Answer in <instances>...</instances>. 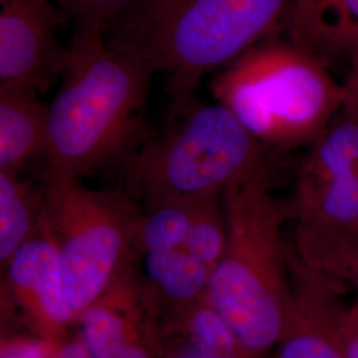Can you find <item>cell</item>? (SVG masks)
Segmentation results:
<instances>
[{
    "instance_id": "1",
    "label": "cell",
    "mask_w": 358,
    "mask_h": 358,
    "mask_svg": "<svg viewBox=\"0 0 358 358\" xmlns=\"http://www.w3.org/2000/svg\"><path fill=\"white\" fill-rule=\"evenodd\" d=\"M154 75L105 34L73 32L60 90L47 106L45 177L83 179L124 166L150 134L145 112Z\"/></svg>"
},
{
    "instance_id": "2",
    "label": "cell",
    "mask_w": 358,
    "mask_h": 358,
    "mask_svg": "<svg viewBox=\"0 0 358 358\" xmlns=\"http://www.w3.org/2000/svg\"><path fill=\"white\" fill-rule=\"evenodd\" d=\"M291 0H134L105 34L166 81L170 105L284 26Z\"/></svg>"
},
{
    "instance_id": "3",
    "label": "cell",
    "mask_w": 358,
    "mask_h": 358,
    "mask_svg": "<svg viewBox=\"0 0 358 358\" xmlns=\"http://www.w3.org/2000/svg\"><path fill=\"white\" fill-rule=\"evenodd\" d=\"M222 201L227 241L213 271L208 297L250 358H267L294 307L289 247L267 170L229 186Z\"/></svg>"
},
{
    "instance_id": "4",
    "label": "cell",
    "mask_w": 358,
    "mask_h": 358,
    "mask_svg": "<svg viewBox=\"0 0 358 358\" xmlns=\"http://www.w3.org/2000/svg\"><path fill=\"white\" fill-rule=\"evenodd\" d=\"M211 93L255 138L278 148L313 143L346 101L325 63L278 32L220 69Z\"/></svg>"
},
{
    "instance_id": "5",
    "label": "cell",
    "mask_w": 358,
    "mask_h": 358,
    "mask_svg": "<svg viewBox=\"0 0 358 358\" xmlns=\"http://www.w3.org/2000/svg\"><path fill=\"white\" fill-rule=\"evenodd\" d=\"M140 205L223 194L266 169L264 145L222 103L196 97L173 105L166 127L149 134L124 165Z\"/></svg>"
},
{
    "instance_id": "6",
    "label": "cell",
    "mask_w": 358,
    "mask_h": 358,
    "mask_svg": "<svg viewBox=\"0 0 358 358\" xmlns=\"http://www.w3.org/2000/svg\"><path fill=\"white\" fill-rule=\"evenodd\" d=\"M292 251L309 268L358 282V117H336L312 143L294 202Z\"/></svg>"
},
{
    "instance_id": "7",
    "label": "cell",
    "mask_w": 358,
    "mask_h": 358,
    "mask_svg": "<svg viewBox=\"0 0 358 358\" xmlns=\"http://www.w3.org/2000/svg\"><path fill=\"white\" fill-rule=\"evenodd\" d=\"M43 217L59 248L75 321L133 262L142 206L128 190H96L83 179L44 177Z\"/></svg>"
},
{
    "instance_id": "8",
    "label": "cell",
    "mask_w": 358,
    "mask_h": 358,
    "mask_svg": "<svg viewBox=\"0 0 358 358\" xmlns=\"http://www.w3.org/2000/svg\"><path fill=\"white\" fill-rule=\"evenodd\" d=\"M64 23L55 0H0V87L44 93L62 78L69 45L57 32Z\"/></svg>"
},
{
    "instance_id": "9",
    "label": "cell",
    "mask_w": 358,
    "mask_h": 358,
    "mask_svg": "<svg viewBox=\"0 0 358 358\" xmlns=\"http://www.w3.org/2000/svg\"><path fill=\"white\" fill-rule=\"evenodd\" d=\"M16 306L32 331L55 346L76 324L69 307L57 243L43 213L36 231L1 266Z\"/></svg>"
},
{
    "instance_id": "10",
    "label": "cell",
    "mask_w": 358,
    "mask_h": 358,
    "mask_svg": "<svg viewBox=\"0 0 358 358\" xmlns=\"http://www.w3.org/2000/svg\"><path fill=\"white\" fill-rule=\"evenodd\" d=\"M289 266L294 312L267 358H346L340 334V319L346 304L340 294L343 282L309 268L292 250Z\"/></svg>"
},
{
    "instance_id": "11",
    "label": "cell",
    "mask_w": 358,
    "mask_h": 358,
    "mask_svg": "<svg viewBox=\"0 0 358 358\" xmlns=\"http://www.w3.org/2000/svg\"><path fill=\"white\" fill-rule=\"evenodd\" d=\"M76 324L90 358H159L153 315L129 268Z\"/></svg>"
},
{
    "instance_id": "12",
    "label": "cell",
    "mask_w": 358,
    "mask_h": 358,
    "mask_svg": "<svg viewBox=\"0 0 358 358\" xmlns=\"http://www.w3.org/2000/svg\"><path fill=\"white\" fill-rule=\"evenodd\" d=\"M153 320L159 358H250L208 294Z\"/></svg>"
},
{
    "instance_id": "13",
    "label": "cell",
    "mask_w": 358,
    "mask_h": 358,
    "mask_svg": "<svg viewBox=\"0 0 358 358\" xmlns=\"http://www.w3.org/2000/svg\"><path fill=\"white\" fill-rule=\"evenodd\" d=\"M282 28L322 63L358 51V0H291Z\"/></svg>"
},
{
    "instance_id": "14",
    "label": "cell",
    "mask_w": 358,
    "mask_h": 358,
    "mask_svg": "<svg viewBox=\"0 0 358 358\" xmlns=\"http://www.w3.org/2000/svg\"><path fill=\"white\" fill-rule=\"evenodd\" d=\"M38 90L0 87V171H23L45 155L47 103Z\"/></svg>"
},
{
    "instance_id": "15",
    "label": "cell",
    "mask_w": 358,
    "mask_h": 358,
    "mask_svg": "<svg viewBox=\"0 0 358 358\" xmlns=\"http://www.w3.org/2000/svg\"><path fill=\"white\" fill-rule=\"evenodd\" d=\"M44 192V182L36 185L23 171H0L1 266L38 229Z\"/></svg>"
},
{
    "instance_id": "16",
    "label": "cell",
    "mask_w": 358,
    "mask_h": 358,
    "mask_svg": "<svg viewBox=\"0 0 358 358\" xmlns=\"http://www.w3.org/2000/svg\"><path fill=\"white\" fill-rule=\"evenodd\" d=\"M73 32L106 34L117 16L134 0H55Z\"/></svg>"
},
{
    "instance_id": "17",
    "label": "cell",
    "mask_w": 358,
    "mask_h": 358,
    "mask_svg": "<svg viewBox=\"0 0 358 358\" xmlns=\"http://www.w3.org/2000/svg\"><path fill=\"white\" fill-rule=\"evenodd\" d=\"M57 346L43 338L11 340L3 343L1 358H50Z\"/></svg>"
},
{
    "instance_id": "18",
    "label": "cell",
    "mask_w": 358,
    "mask_h": 358,
    "mask_svg": "<svg viewBox=\"0 0 358 358\" xmlns=\"http://www.w3.org/2000/svg\"><path fill=\"white\" fill-rule=\"evenodd\" d=\"M340 334L346 358H358V297L344 307L340 319Z\"/></svg>"
},
{
    "instance_id": "19",
    "label": "cell",
    "mask_w": 358,
    "mask_h": 358,
    "mask_svg": "<svg viewBox=\"0 0 358 358\" xmlns=\"http://www.w3.org/2000/svg\"><path fill=\"white\" fill-rule=\"evenodd\" d=\"M346 93L344 110L358 117V51L352 56V68L344 84Z\"/></svg>"
},
{
    "instance_id": "20",
    "label": "cell",
    "mask_w": 358,
    "mask_h": 358,
    "mask_svg": "<svg viewBox=\"0 0 358 358\" xmlns=\"http://www.w3.org/2000/svg\"><path fill=\"white\" fill-rule=\"evenodd\" d=\"M50 358H90L84 343L80 337L73 340H65L57 346Z\"/></svg>"
},
{
    "instance_id": "21",
    "label": "cell",
    "mask_w": 358,
    "mask_h": 358,
    "mask_svg": "<svg viewBox=\"0 0 358 358\" xmlns=\"http://www.w3.org/2000/svg\"><path fill=\"white\" fill-rule=\"evenodd\" d=\"M356 288H357V289H358V282H357V285H356Z\"/></svg>"
}]
</instances>
